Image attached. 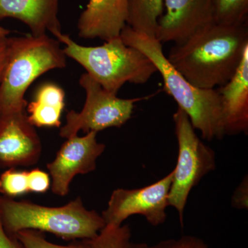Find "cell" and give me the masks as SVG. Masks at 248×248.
<instances>
[{"mask_svg":"<svg viewBox=\"0 0 248 248\" xmlns=\"http://www.w3.org/2000/svg\"><path fill=\"white\" fill-rule=\"evenodd\" d=\"M248 47V23H210L171 48L167 58L187 81L201 89H215L232 79Z\"/></svg>","mask_w":248,"mask_h":248,"instance_id":"6da1fadb","label":"cell"},{"mask_svg":"<svg viewBox=\"0 0 248 248\" xmlns=\"http://www.w3.org/2000/svg\"><path fill=\"white\" fill-rule=\"evenodd\" d=\"M120 37L125 45L138 49L149 59L162 77L164 89L188 116L193 128L208 141L225 136L221 97L217 89H201L185 79L171 65L155 37L140 33L125 25Z\"/></svg>","mask_w":248,"mask_h":248,"instance_id":"7a4b0ae2","label":"cell"},{"mask_svg":"<svg viewBox=\"0 0 248 248\" xmlns=\"http://www.w3.org/2000/svg\"><path fill=\"white\" fill-rule=\"evenodd\" d=\"M66 66L60 42L47 35L11 37L0 78V120L25 111L29 86L45 73Z\"/></svg>","mask_w":248,"mask_h":248,"instance_id":"3957f363","label":"cell"},{"mask_svg":"<svg viewBox=\"0 0 248 248\" xmlns=\"http://www.w3.org/2000/svg\"><path fill=\"white\" fill-rule=\"evenodd\" d=\"M0 218L11 236L33 230L65 241L92 239L106 226L102 215L88 210L80 197L63 206L48 207L0 196Z\"/></svg>","mask_w":248,"mask_h":248,"instance_id":"277c9868","label":"cell"},{"mask_svg":"<svg viewBox=\"0 0 248 248\" xmlns=\"http://www.w3.org/2000/svg\"><path fill=\"white\" fill-rule=\"evenodd\" d=\"M66 57L84 67L89 76L108 92L117 94L125 83L143 84L157 72L153 62L138 49L124 44L120 36L99 46L79 45L62 33Z\"/></svg>","mask_w":248,"mask_h":248,"instance_id":"5b68a950","label":"cell"},{"mask_svg":"<svg viewBox=\"0 0 248 248\" xmlns=\"http://www.w3.org/2000/svg\"><path fill=\"white\" fill-rule=\"evenodd\" d=\"M178 143L177 165L173 170L169 205L177 210L184 227V211L194 187L216 169L215 153L196 134L187 114L178 107L173 115Z\"/></svg>","mask_w":248,"mask_h":248,"instance_id":"8992f818","label":"cell"},{"mask_svg":"<svg viewBox=\"0 0 248 248\" xmlns=\"http://www.w3.org/2000/svg\"><path fill=\"white\" fill-rule=\"evenodd\" d=\"M79 83L86 92V102L80 112L71 110L67 113L66 124L60 130L63 138L78 135L80 130L98 133L112 127L120 128L131 118L135 104L147 98L117 97L86 73L80 77Z\"/></svg>","mask_w":248,"mask_h":248,"instance_id":"52a82bcc","label":"cell"},{"mask_svg":"<svg viewBox=\"0 0 248 248\" xmlns=\"http://www.w3.org/2000/svg\"><path fill=\"white\" fill-rule=\"evenodd\" d=\"M173 172L151 185L137 189H116L112 192L102 217L106 225L120 226L128 217L141 215L153 226L167 218L169 195Z\"/></svg>","mask_w":248,"mask_h":248,"instance_id":"ba28073f","label":"cell"},{"mask_svg":"<svg viewBox=\"0 0 248 248\" xmlns=\"http://www.w3.org/2000/svg\"><path fill=\"white\" fill-rule=\"evenodd\" d=\"M97 135V132L91 131L85 136L76 135L66 139L53 161L47 164L53 194L61 197L68 195L76 175L96 169L97 160L106 149L105 144L98 142Z\"/></svg>","mask_w":248,"mask_h":248,"instance_id":"9c48e42d","label":"cell"},{"mask_svg":"<svg viewBox=\"0 0 248 248\" xmlns=\"http://www.w3.org/2000/svg\"><path fill=\"white\" fill-rule=\"evenodd\" d=\"M42 142L26 111L0 120V168L12 169L38 162Z\"/></svg>","mask_w":248,"mask_h":248,"instance_id":"30bf717a","label":"cell"},{"mask_svg":"<svg viewBox=\"0 0 248 248\" xmlns=\"http://www.w3.org/2000/svg\"><path fill=\"white\" fill-rule=\"evenodd\" d=\"M164 8L155 32L161 44L182 43L213 22L212 0H164Z\"/></svg>","mask_w":248,"mask_h":248,"instance_id":"8fae6325","label":"cell"},{"mask_svg":"<svg viewBox=\"0 0 248 248\" xmlns=\"http://www.w3.org/2000/svg\"><path fill=\"white\" fill-rule=\"evenodd\" d=\"M127 16L128 0H89L78 19V35L86 40H112L120 37Z\"/></svg>","mask_w":248,"mask_h":248,"instance_id":"7c38bea8","label":"cell"},{"mask_svg":"<svg viewBox=\"0 0 248 248\" xmlns=\"http://www.w3.org/2000/svg\"><path fill=\"white\" fill-rule=\"evenodd\" d=\"M221 97L225 135L248 131V47L232 79L217 89Z\"/></svg>","mask_w":248,"mask_h":248,"instance_id":"4fadbf2b","label":"cell"},{"mask_svg":"<svg viewBox=\"0 0 248 248\" xmlns=\"http://www.w3.org/2000/svg\"><path fill=\"white\" fill-rule=\"evenodd\" d=\"M60 0H0V20L15 18L26 24L33 37L61 35L58 18Z\"/></svg>","mask_w":248,"mask_h":248,"instance_id":"5bb4252c","label":"cell"},{"mask_svg":"<svg viewBox=\"0 0 248 248\" xmlns=\"http://www.w3.org/2000/svg\"><path fill=\"white\" fill-rule=\"evenodd\" d=\"M29 122L39 128H59L65 107V93L58 85L45 83L37 89L34 100L27 105Z\"/></svg>","mask_w":248,"mask_h":248,"instance_id":"9a60e30c","label":"cell"},{"mask_svg":"<svg viewBox=\"0 0 248 248\" xmlns=\"http://www.w3.org/2000/svg\"><path fill=\"white\" fill-rule=\"evenodd\" d=\"M164 0H128L126 24L140 33L155 37Z\"/></svg>","mask_w":248,"mask_h":248,"instance_id":"2e32d148","label":"cell"},{"mask_svg":"<svg viewBox=\"0 0 248 248\" xmlns=\"http://www.w3.org/2000/svg\"><path fill=\"white\" fill-rule=\"evenodd\" d=\"M132 232L128 225L106 226L99 234L89 240V248H148L146 243L132 241Z\"/></svg>","mask_w":248,"mask_h":248,"instance_id":"e0dca14e","label":"cell"},{"mask_svg":"<svg viewBox=\"0 0 248 248\" xmlns=\"http://www.w3.org/2000/svg\"><path fill=\"white\" fill-rule=\"evenodd\" d=\"M213 22L236 26L248 23V0H212Z\"/></svg>","mask_w":248,"mask_h":248,"instance_id":"ac0fdd59","label":"cell"},{"mask_svg":"<svg viewBox=\"0 0 248 248\" xmlns=\"http://www.w3.org/2000/svg\"><path fill=\"white\" fill-rule=\"evenodd\" d=\"M29 192L27 170L12 168L0 175V193L4 197L14 198Z\"/></svg>","mask_w":248,"mask_h":248,"instance_id":"d6986e66","label":"cell"},{"mask_svg":"<svg viewBox=\"0 0 248 248\" xmlns=\"http://www.w3.org/2000/svg\"><path fill=\"white\" fill-rule=\"evenodd\" d=\"M16 238L25 248H89V240H81L66 246H62L50 242L46 239L42 232L25 230L16 234Z\"/></svg>","mask_w":248,"mask_h":248,"instance_id":"ffe728a7","label":"cell"},{"mask_svg":"<svg viewBox=\"0 0 248 248\" xmlns=\"http://www.w3.org/2000/svg\"><path fill=\"white\" fill-rule=\"evenodd\" d=\"M148 248H210L203 239L197 236L185 235L178 239L160 241Z\"/></svg>","mask_w":248,"mask_h":248,"instance_id":"44dd1931","label":"cell"},{"mask_svg":"<svg viewBox=\"0 0 248 248\" xmlns=\"http://www.w3.org/2000/svg\"><path fill=\"white\" fill-rule=\"evenodd\" d=\"M51 186L48 173L39 169L28 171V187L29 192L43 194L46 192Z\"/></svg>","mask_w":248,"mask_h":248,"instance_id":"7402d4cb","label":"cell"},{"mask_svg":"<svg viewBox=\"0 0 248 248\" xmlns=\"http://www.w3.org/2000/svg\"><path fill=\"white\" fill-rule=\"evenodd\" d=\"M232 205L237 210H248V177H244L239 186L236 187L232 197Z\"/></svg>","mask_w":248,"mask_h":248,"instance_id":"603a6c76","label":"cell"},{"mask_svg":"<svg viewBox=\"0 0 248 248\" xmlns=\"http://www.w3.org/2000/svg\"><path fill=\"white\" fill-rule=\"evenodd\" d=\"M0 248H25L16 236H11L5 231L1 218H0Z\"/></svg>","mask_w":248,"mask_h":248,"instance_id":"cb8c5ba5","label":"cell"},{"mask_svg":"<svg viewBox=\"0 0 248 248\" xmlns=\"http://www.w3.org/2000/svg\"><path fill=\"white\" fill-rule=\"evenodd\" d=\"M9 37H0V78L4 70L8 52Z\"/></svg>","mask_w":248,"mask_h":248,"instance_id":"d4e9b609","label":"cell"},{"mask_svg":"<svg viewBox=\"0 0 248 248\" xmlns=\"http://www.w3.org/2000/svg\"><path fill=\"white\" fill-rule=\"evenodd\" d=\"M10 33V31L8 29H4L0 26V37H7Z\"/></svg>","mask_w":248,"mask_h":248,"instance_id":"484cf974","label":"cell"}]
</instances>
